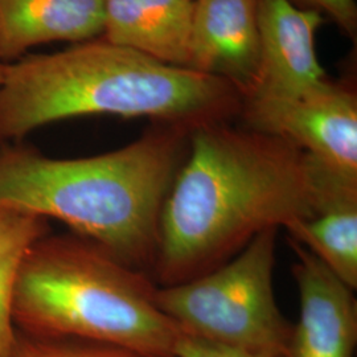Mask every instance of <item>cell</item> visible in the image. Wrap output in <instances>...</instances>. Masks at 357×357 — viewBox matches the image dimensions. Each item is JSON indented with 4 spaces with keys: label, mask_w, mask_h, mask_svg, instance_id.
Masks as SVG:
<instances>
[{
    "label": "cell",
    "mask_w": 357,
    "mask_h": 357,
    "mask_svg": "<svg viewBox=\"0 0 357 357\" xmlns=\"http://www.w3.org/2000/svg\"><path fill=\"white\" fill-rule=\"evenodd\" d=\"M11 357H153L116 345L69 337H41L16 330Z\"/></svg>",
    "instance_id": "obj_14"
},
{
    "label": "cell",
    "mask_w": 357,
    "mask_h": 357,
    "mask_svg": "<svg viewBox=\"0 0 357 357\" xmlns=\"http://www.w3.org/2000/svg\"><path fill=\"white\" fill-rule=\"evenodd\" d=\"M191 130L162 123L110 153L50 158L32 144H0V205L57 218L151 277L167 193Z\"/></svg>",
    "instance_id": "obj_2"
},
{
    "label": "cell",
    "mask_w": 357,
    "mask_h": 357,
    "mask_svg": "<svg viewBox=\"0 0 357 357\" xmlns=\"http://www.w3.org/2000/svg\"><path fill=\"white\" fill-rule=\"evenodd\" d=\"M321 23V13L291 0H258L259 61L243 98L291 97L326 78L315 50Z\"/></svg>",
    "instance_id": "obj_7"
},
{
    "label": "cell",
    "mask_w": 357,
    "mask_h": 357,
    "mask_svg": "<svg viewBox=\"0 0 357 357\" xmlns=\"http://www.w3.org/2000/svg\"><path fill=\"white\" fill-rule=\"evenodd\" d=\"M6 68H7V64H4L3 61H0V84L3 82V79H4V75H6Z\"/></svg>",
    "instance_id": "obj_17"
},
{
    "label": "cell",
    "mask_w": 357,
    "mask_h": 357,
    "mask_svg": "<svg viewBox=\"0 0 357 357\" xmlns=\"http://www.w3.org/2000/svg\"><path fill=\"white\" fill-rule=\"evenodd\" d=\"M195 0H105L102 38L188 69Z\"/></svg>",
    "instance_id": "obj_10"
},
{
    "label": "cell",
    "mask_w": 357,
    "mask_h": 357,
    "mask_svg": "<svg viewBox=\"0 0 357 357\" xmlns=\"http://www.w3.org/2000/svg\"><path fill=\"white\" fill-rule=\"evenodd\" d=\"M258 61V0H195L188 69L229 81L243 98Z\"/></svg>",
    "instance_id": "obj_9"
},
{
    "label": "cell",
    "mask_w": 357,
    "mask_h": 357,
    "mask_svg": "<svg viewBox=\"0 0 357 357\" xmlns=\"http://www.w3.org/2000/svg\"><path fill=\"white\" fill-rule=\"evenodd\" d=\"M296 6L301 3L302 8L315 10L326 13L332 20L348 33L355 36L357 29V7L355 0H291Z\"/></svg>",
    "instance_id": "obj_15"
},
{
    "label": "cell",
    "mask_w": 357,
    "mask_h": 357,
    "mask_svg": "<svg viewBox=\"0 0 357 357\" xmlns=\"http://www.w3.org/2000/svg\"><path fill=\"white\" fill-rule=\"evenodd\" d=\"M296 261L294 280L299 318L293 324L284 357H355L357 302L352 289L299 243L289 240Z\"/></svg>",
    "instance_id": "obj_8"
},
{
    "label": "cell",
    "mask_w": 357,
    "mask_h": 357,
    "mask_svg": "<svg viewBox=\"0 0 357 357\" xmlns=\"http://www.w3.org/2000/svg\"><path fill=\"white\" fill-rule=\"evenodd\" d=\"M50 231L48 218L0 205V357H11L16 339L13 301L22 262Z\"/></svg>",
    "instance_id": "obj_13"
},
{
    "label": "cell",
    "mask_w": 357,
    "mask_h": 357,
    "mask_svg": "<svg viewBox=\"0 0 357 357\" xmlns=\"http://www.w3.org/2000/svg\"><path fill=\"white\" fill-rule=\"evenodd\" d=\"M175 357H270L252 355L228 347L209 343L203 339L181 333L178 337Z\"/></svg>",
    "instance_id": "obj_16"
},
{
    "label": "cell",
    "mask_w": 357,
    "mask_h": 357,
    "mask_svg": "<svg viewBox=\"0 0 357 357\" xmlns=\"http://www.w3.org/2000/svg\"><path fill=\"white\" fill-rule=\"evenodd\" d=\"M158 286L97 243L45 234L28 250L13 301L17 331L175 357L181 331L155 302Z\"/></svg>",
    "instance_id": "obj_4"
},
{
    "label": "cell",
    "mask_w": 357,
    "mask_h": 357,
    "mask_svg": "<svg viewBox=\"0 0 357 357\" xmlns=\"http://www.w3.org/2000/svg\"><path fill=\"white\" fill-rule=\"evenodd\" d=\"M278 229H268L224 265L159 286L155 302L181 333L259 356L284 357L293 324L273 290Z\"/></svg>",
    "instance_id": "obj_5"
},
{
    "label": "cell",
    "mask_w": 357,
    "mask_h": 357,
    "mask_svg": "<svg viewBox=\"0 0 357 357\" xmlns=\"http://www.w3.org/2000/svg\"><path fill=\"white\" fill-rule=\"evenodd\" d=\"M290 240L299 243L349 289L357 287V199L326 206L290 225Z\"/></svg>",
    "instance_id": "obj_12"
},
{
    "label": "cell",
    "mask_w": 357,
    "mask_h": 357,
    "mask_svg": "<svg viewBox=\"0 0 357 357\" xmlns=\"http://www.w3.org/2000/svg\"><path fill=\"white\" fill-rule=\"evenodd\" d=\"M229 81L163 64L105 38L7 64L0 84V144L84 115L151 118L192 128L240 114Z\"/></svg>",
    "instance_id": "obj_3"
},
{
    "label": "cell",
    "mask_w": 357,
    "mask_h": 357,
    "mask_svg": "<svg viewBox=\"0 0 357 357\" xmlns=\"http://www.w3.org/2000/svg\"><path fill=\"white\" fill-rule=\"evenodd\" d=\"M105 0H0V61L52 41L102 36Z\"/></svg>",
    "instance_id": "obj_11"
},
{
    "label": "cell",
    "mask_w": 357,
    "mask_h": 357,
    "mask_svg": "<svg viewBox=\"0 0 357 357\" xmlns=\"http://www.w3.org/2000/svg\"><path fill=\"white\" fill-rule=\"evenodd\" d=\"M245 128L291 142L333 172L357 178V96L323 78L284 98H243Z\"/></svg>",
    "instance_id": "obj_6"
},
{
    "label": "cell",
    "mask_w": 357,
    "mask_h": 357,
    "mask_svg": "<svg viewBox=\"0 0 357 357\" xmlns=\"http://www.w3.org/2000/svg\"><path fill=\"white\" fill-rule=\"evenodd\" d=\"M323 181L324 168L283 138L228 121L192 128L162 208L151 278L190 281L259 233L315 216Z\"/></svg>",
    "instance_id": "obj_1"
}]
</instances>
